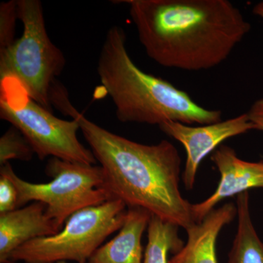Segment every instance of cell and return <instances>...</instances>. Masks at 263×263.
<instances>
[{
    "mask_svg": "<svg viewBox=\"0 0 263 263\" xmlns=\"http://www.w3.org/2000/svg\"><path fill=\"white\" fill-rule=\"evenodd\" d=\"M18 193L13 183L0 174V214L14 211L17 208Z\"/></svg>",
    "mask_w": 263,
    "mask_h": 263,
    "instance_id": "obj_17",
    "label": "cell"
},
{
    "mask_svg": "<svg viewBox=\"0 0 263 263\" xmlns=\"http://www.w3.org/2000/svg\"><path fill=\"white\" fill-rule=\"evenodd\" d=\"M35 155L32 147L18 129L12 126L0 138V165L10 160L30 161Z\"/></svg>",
    "mask_w": 263,
    "mask_h": 263,
    "instance_id": "obj_15",
    "label": "cell"
},
{
    "mask_svg": "<svg viewBox=\"0 0 263 263\" xmlns=\"http://www.w3.org/2000/svg\"><path fill=\"white\" fill-rule=\"evenodd\" d=\"M128 208L122 200H109L78 211L61 231L27 242L10 254L8 263H87L104 240L122 228Z\"/></svg>",
    "mask_w": 263,
    "mask_h": 263,
    "instance_id": "obj_7",
    "label": "cell"
},
{
    "mask_svg": "<svg viewBox=\"0 0 263 263\" xmlns=\"http://www.w3.org/2000/svg\"><path fill=\"white\" fill-rule=\"evenodd\" d=\"M252 10H253L254 15H257L263 20V1L259 2L254 5Z\"/></svg>",
    "mask_w": 263,
    "mask_h": 263,
    "instance_id": "obj_19",
    "label": "cell"
},
{
    "mask_svg": "<svg viewBox=\"0 0 263 263\" xmlns=\"http://www.w3.org/2000/svg\"><path fill=\"white\" fill-rule=\"evenodd\" d=\"M46 211L45 204L32 202L0 214V263H8L10 254L27 242L60 232Z\"/></svg>",
    "mask_w": 263,
    "mask_h": 263,
    "instance_id": "obj_10",
    "label": "cell"
},
{
    "mask_svg": "<svg viewBox=\"0 0 263 263\" xmlns=\"http://www.w3.org/2000/svg\"><path fill=\"white\" fill-rule=\"evenodd\" d=\"M147 55L167 68L205 70L220 65L249 32L228 0H127Z\"/></svg>",
    "mask_w": 263,
    "mask_h": 263,
    "instance_id": "obj_2",
    "label": "cell"
},
{
    "mask_svg": "<svg viewBox=\"0 0 263 263\" xmlns=\"http://www.w3.org/2000/svg\"><path fill=\"white\" fill-rule=\"evenodd\" d=\"M0 174L5 175L16 188L18 209L29 202H42L46 205V214L60 231L74 213L114 200L101 166L51 157L46 164V174L52 179L45 183L21 179L10 162L1 166Z\"/></svg>",
    "mask_w": 263,
    "mask_h": 263,
    "instance_id": "obj_5",
    "label": "cell"
},
{
    "mask_svg": "<svg viewBox=\"0 0 263 263\" xmlns=\"http://www.w3.org/2000/svg\"><path fill=\"white\" fill-rule=\"evenodd\" d=\"M211 159L220 174V180L210 197L193 204L192 214L195 223L201 222L224 199L248 192L250 189L263 188V161L241 160L233 148L226 145L218 147Z\"/></svg>",
    "mask_w": 263,
    "mask_h": 263,
    "instance_id": "obj_9",
    "label": "cell"
},
{
    "mask_svg": "<svg viewBox=\"0 0 263 263\" xmlns=\"http://www.w3.org/2000/svg\"><path fill=\"white\" fill-rule=\"evenodd\" d=\"M0 117L25 137L40 160L56 157L69 162L95 164L91 150L79 141L75 119L55 117L32 100L17 79H0Z\"/></svg>",
    "mask_w": 263,
    "mask_h": 263,
    "instance_id": "obj_6",
    "label": "cell"
},
{
    "mask_svg": "<svg viewBox=\"0 0 263 263\" xmlns=\"http://www.w3.org/2000/svg\"><path fill=\"white\" fill-rule=\"evenodd\" d=\"M254 129L263 131V98L256 100L247 112Z\"/></svg>",
    "mask_w": 263,
    "mask_h": 263,
    "instance_id": "obj_18",
    "label": "cell"
},
{
    "mask_svg": "<svg viewBox=\"0 0 263 263\" xmlns=\"http://www.w3.org/2000/svg\"><path fill=\"white\" fill-rule=\"evenodd\" d=\"M18 18L17 0L3 2L0 4V51L15 42V28Z\"/></svg>",
    "mask_w": 263,
    "mask_h": 263,
    "instance_id": "obj_16",
    "label": "cell"
},
{
    "mask_svg": "<svg viewBox=\"0 0 263 263\" xmlns=\"http://www.w3.org/2000/svg\"><path fill=\"white\" fill-rule=\"evenodd\" d=\"M179 228L152 214L143 263H168L169 252L177 253L184 245L178 233Z\"/></svg>",
    "mask_w": 263,
    "mask_h": 263,
    "instance_id": "obj_14",
    "label": "cell"
},
{
    "mask_svg": "<svg viewBox=\"0 0 263 263\" xmlns=\"http://www.w3.org/2000/svg\"><path fill=\"white\" fill-rule=\"evenodd\" d=\"M57 263H67V262H66V261H60V262H58Z\"/></svg>",
    "mask_w": 263,
    "mask_h": 263,
    "instance_id": "obj_20",
    "label": "cell"
},
{
    "mask_svg": "<svg viewBox=\"0 0 263 263\" xmlns=\"http://www.w3.org/2000/svg\"><path fill=\"white\" fill-rule=\"evenodd\" d=\"M50 99L53 108L79 122L113 199L127 208L146 209L184 230L195 224L193 204L180 191L181 159L174 144L166 140L142 144L104 129L72 105L60 82L52 88Z\"/></svg>",
    "mask_w": 263,
    "mask_h": 263,
    "instance_id": "obj_1",
    "label": "cell"
},
{
    "mask_svg": "<svg viewBox=\"0 0 263 263\" xmlns=\"http://www.w3.org/2000/svg\"><path fill=\"white\" fill-rule=\"evenodd\" d=\"M17 4L23 33L0 51V79L15 78L32 100L53 112L50 94L65 69V55L48 36L41 2L17 0Z\"/></svg>",
    "mask_w": 263,
    "mask_h": 263,
    "instance_id": "obj_4",
    "label": "cell"
},
{
    "mask_svg": "<svg viewBox=\"0 0 263 263\" xmlns=\"http://www.w3.org/2000/svg\"><path fill=\"white\" fill-rule=\"evenodd\" d=\"M237 215L236 205L232 202L214 209L201 222L186 228L187 241L168 263H218L216 245L221 229Z\"/></svg>",
    "mask_w": 263,
    "mask_h": 263,
    "instance_id": "obj_11",
    "label": "cell"
},
{
    "mask_svg": "<svg viewBox=\"0 0 263 263\" xmlns=\"http://www.w3.org/2000/svg\"><path fill=\"white\" fill-rule=\"evenodd\" d=\"M236 208L238 228L228 263H263V242L252 222L249 192L237 195Z\"/></svg>",
    "mask_w": 263,
    "mask_h": 263,
    "instance_id": "obj_13",
    "label": "cell"
},
{
    "mask_svg": "<svg viewBox=\"0 0 263 263\" xmlns=\"http://www.w3.org/2000/svg\"><path fill=\"white\" fill-rule=\"evenodd\" d=\"M159 127L164 134L181 143L186 150L182 180L187 190H193L199 166L207 155L214 152L226 140L254 129L247 113L228 120L197 127L171 121L162 123Z\"/></svg>",
    "mask_w": 263,
    "mask_h": 263,
    "instance_id": "obj_8",
    "label": "cell"
},
{
    "mask_svg": "<svg viewBox=\"0 0 263 263\" xmlns=\"http://www.w3.org/2000/svg\"><path fill=\"white\" fill-rule=\"evenodd\" d=\"M126 34L108 29L100 50L98 73L116 108L119 122L160 125L166 122L199 125L221 121V110H209L168 81L146 73L132 60Z\"/></svg>",
    "mask_w": 263,
    "mask_h": 263,
    "instance_id": "obj_3",
    "label": "cell"
},
{
    "mask_svg": "<svg viewBox=\"0 0 263 263\" xmlns=\"http://www.w3.org/2000/svg\"><path fill=\"white\" fill-rule=\"evenodd\" d=\"M151 216L152 214L146 209L128 208L119 233L102 245L87 263H143L141 238Z\"/></svg>",
    "mask_w": 263,
    "mask_h": 263,
    "instance_id": "obj_12",
    "label": "cell"
}]
</instances>
